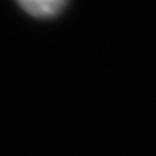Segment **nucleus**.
<instances>
[{
    "label": "nucleus",
    "mask_w": 156,
    "mask_h": 156,
    "mask_svg": "<svg viewBox=\"0 0 156 156\" xmlns=\"http://www.w3.org/2000/svg\"><path fill=\"white\" fill-rule=\"evenodd\" d=\"M19 5L31 16L40 17V19H48L57 16L67 0H17Z\"/></svg>",
    "instance_id": "nucleus-1"
}]
</instances>
